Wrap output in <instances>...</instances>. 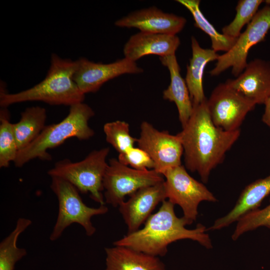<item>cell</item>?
<instances>
[{
    "mask_svg": "<svg viewBox=\"0 0 270 270\" xmlns=\"http://www.w3.org/2000/svg\"><path fill=\"white\" fill-rule=\"evenodd\" d=\"M206 100L193 106V111L181 132L176 134L184 150L186 168L196 172L206 183L212 171L222 163L226 153L240 134V129L226 131L214 124Z\"/></svg>",
    "mask_w": 270,
    "mask_h": 270,
    "instance_id": "cell-1",
    "label": "cell"
},
{
    "mask_svg": "<svg viewBox=\"0 0 270 270\" xmlns=\"http://www.w3.org/2000/svg\"><path fill=\"white\" fill-rule=\"evenodd\" d=\"M174 206L164 200L157 212L151 214L144 226L128 234L114 242V246H124L152 256H164L168 246L178 240L190 239L198 242L207 248H212L206 228L201 224L194 229H188V224L183 218H178Z\"/></svg>",
    "mask_w": 270,
    "mask_h": 270,
    "instance_id": "cell-2",
    "label": "cell"
},
{
    "mask_svg": "<svg viewBox=\"0 0 270 270\" xmlns=\"http://www.w3.org/2000/svg\"><path fill=\"white\" fill-rule=\"evenodd\" d=\"M76 68V60L52 54L44 78L34 86L17 93L0 91V107L7 108L12 104L31 101L70 106L83 102L85 94L74 80Z\"/></svg>",
    "mask_w": 270,
    "mask_h": 270,
    "instance_id": "cell-3",
    "label": "cell"
},
{
    "mask_svg": "<svg viewBox=\"0 0 270 270\" xmlns=\"http://www.w3.org/2000/svg\"><path fill=\"white\" fill-rule=\"evenodd\" d=\"M70 107L69 112L63 120L46 126L31 144L18 151L14 162L16 166L22 167L35 158L50 160L52 157L48 150L59 146L70 138L86 140L94 135V130L88 124L90 119L94 115L93 110L84 102Z\"/></svg>",
    "mask_w": 270,
    "mask_h": 270,
    "instance_id": "cell-4",
    "label": "cell"
},
{
    "mask_svg": "<svg viewBox=\"0 0 270 270\" xmlns=\"http://www.w3.org/2000/svg\"><path fill=\"white\" fill-rule=\"evenodd\" d=\"M109 152L108 148L94 150L78 162L64 159L56 163L48 174L51 178H59L70 182L82 194L90 193L92 200L104 205L102 192Z\"/></svg>",
    "mask_w": 270,
    "mask_h": 270,
    "instance_id": "cell-5",
    "label": "cell"
},
{
    "mask_svg": "<svg viewBox=\"0 0 270 270\" xmlns=\"http://www.w3.org/2000/svg\"><path fill=\"white\" fill-rule=\"evenodd\" d=\"M50 188L58 202V214L50 236V240L54 242L58 239L64 231L73 224L80 225L87 236H92L96 229L91 221L92 217L106 214L108 208L104 205L98 208L87 206L77 188L62 178L52 177Z\"/></svg>",
    "mask_w": 270,
    "mask_h": 270,
    "instance_id": "cell-6",
    "label": "cell"
},
{
    "mask_svg": "<svg viewBox=\"0 0 270 270\" xmlns=\"http://www.w3.org/2000/svg\"><path fill=\"white\" fill-rule=\"evenodd\" d=\"M162 176L166 178V198L182 208V217L188 224L196 220L200 202L218 201L214 194L203 184L192 177L182 165L166 170Z\"/></svg>",
    "mask_w": 270,
    "mask_h": 270,
    "instance_id": "cell-7",
    "label": "cell"
},
{
    "mask_svg": "<svg viewBox=\"0 0 270 270\" xmlns=\"http://www.w3.org/2000/svg\"><path fill=\"white\" fill-rule=\"evenodd\" d=\"M164 180L163 176L154 170H136L112 158L109 160L103 180L105 203L117 207L124 201L126 196Z\"/></svg>",
    "mask_w": 270,
    "mask_h": 270,
    "instance_id": "cell-8",
    "label": "cell"
},
{
    "mask_svg": "<svg viewBox=\"0 0 270 270\" xmlns=\"http://www.w3.org/2000/svg\"><path fill=\"white\" fill-rule=\"evenodd\" d=\"M270 29V6L258 10L246 30L238 38L234 46L220 55L214 68L210 70L212 76H216L232 68V73L238 77L246 68L250 48L263 41Z\"/></svg>",
    "mask_w": 270,
    "mask_h": 270,
    "instance_id": "cell-9",
    "label": "cell"
},
{
    "mask_svg": "<svg viewBox=\"0 0 270 270\" xmlns=\"http://www.w3.org/2000/svg\"><path fill=\"white\" fill-rule=\"evenodd\" d=\"M206 105L215 126L226 131H234L240 129L248 114L256 104L224 82L213 90Z\"/></svg>",
    "mask_w": 270,
    "mask_h": 270,
    "instance_id": "cell-10",
    "label": "cell"
},
{
    "mask_svg": "<svg viewBox=\"0 0 270 270\" xmlns=\"http://www.w3.org/2000/svg\"><path fill=\"white\" fill-rule=\"evenodd\" d=\"M136 142L153 160L154 170L161 174L170 168L182 165L184 150L176 134H170L167 130L160 131L148 122H143Z\"/></svg>",
    "mask_w": 270,
    "mask_h": 270,
    "instance_id": "cell-11",
    "label": "cell"
},
{
    "mask_svg": "<svg viewBox=\"0 0 270 270\" xmlns=\"http://www.w3.org/2000/svg\"><path fill=\"white\" fill-rule=\"evenodd\" d=\"M76 60L74 80L84 94L97 92L105 82L120 75L143 72L135 62L126 58L109 64L96 62L84 58Z\"/></svg>",
    "mask_w": 270,
    "mask_h": 270,
    "instance_id": "cell-12",
    "label": "cell"
},
{
    "mask_svg": "<svg viewBox=\"0 0 270 270\" xmlns=\"http://www.w3.org/2000/svg\"><path fill=\"white\" fill-rule=\"evenodd\" d=\"M164 180L141 188L130 196L119 206V211L130 234L140 229L160 202L166 198Z\"/></svg>",
    "mask_w": 270,
    "mask_h": 270,
    "instance_id": "cell-13",
    "label": "cell"
},
{
    "mask_svg": "<svg viewBox=\"0 0 270 270\" xmlns=\"http://www.w3.org/2000/svg\"><path fill=\"white\" fill-rule=\"evenodd\" d=\"M225 83L256 104H264L270 97V62L255 58L238 77Z\"/></svg>",
    "mask_w": 270,
    "mask_h": 270,
    "instance_id": "cell-14",
    "label": "cell"
},
{
    "mask_svg": "<svg viewBox=\"0 0 270 270\" xmlns=\"http://www.w3.org/2000/svg\"><path fill=\"white\" fill-rule=\"evenodd\" d=\"M186 19L173 14L164 12L156 7L134 12L116 20L118 27L136 28L140 32L176 35L184 28Z\"/></svg>",
    "mask_w": 270,
    "mask_h": 270,
    "instance_id": "cell-15",
    "label": "cell"
},
{
    "mask_svg": "<svg viewBox=\"0 0 270 270\" xmlns=\"http://www.w3.org/2000/svg\"><path fill=\"white\" fill-rule=\"evenodd\" d=\"M180 44L176 35L140 32L130 36L124 46L123 52L124 58L136 62L150 54L160 57L174 55Z\"/></svg>",
    "mask_w": 270,
    "mask_h": 270,
    "instance_id": "cell-16",
    "label": "cell"
},
{
    "mask_svg": "<svg viewBox=\"0 0 270 270\" xmlns=\"http://www.w3.org/2000/svg\"><path fill=\"white\" fill-rule=\"evenodd\" d=\"M270 194V174L247 186L240 194L235 206L226 215L218 218L207 230H218L229 226L246 213L258 208Z\"/></svg>",
    "mask_w": 270,
    "mask_h": 270,
    "instance_id": "cell-17",
    "label": "cell"
},
{
    "mask_svg": "<svg viewBox=\"0 0 270 270\" xmlns=\"http://www.w3.org/2000/svg\"><path fill=\"white\" fill-rule=\"evenodd\" d=\"M162 64L170 74V82L163 92V98L174 102L177 107L179 120L184 127L193 111V104L185 80L182 77L180 69L175 54L160 57Z\"/></svg>",
    "mask_w": 270,
    "mask_h": 270,
    "instance_id": "cell-18",
    "label": "cell"
},
{
    "mask_svg": "<svg viewBox=\"0 0 270 270\" xmlns=\"http://www.w3.org/2000/svg\"><path fill=\"white\" fill-rule=\"evenodd\" d=\"M104 270H166L158 257L124 246L105 248Z\"/></svg>",
    "mask_w": 270,
    "mask_h": 270,
    "instance_id": "cell-19",
    "label": "cell"
},
{
    "mask_svg": "<svg viewBox=\"0 0 270 270\" xmlns=\"http://www.w3.org/2000/svg\"><path fill=\"white\" fill-rule=\"evenodd\" d=\"M191 47L192 57L187 66L185 81L194 106L206 99L202 84L204 70L208 62L217 60L220 55L212 48H202L194 36L191 38Z\"/></svg>",
    "mask_w": 270,
    "mask_h": 270,
    "instance_id": "cell-20",
    "label": "cell"
},
{
    "mask_svg": "<svg viewBox=\"0 0 270 270\" xmlns=\"http://www.w3.org/2000/svg\"><path fill=\"white\" fill-rule=\"evenodd\" d=\"M46 112L36 106L26 108L21 114L19 122L12 124L18 151L31 144L45 128Z\"/></svg>",
    "mask_w": 270,
    "mask_h": 270,
    "instance_id": "cell-21",
    "label": "cell"
},
{
    "mask_svg": "<svg viewBox=\"0 0 270 270\" xmlns=\"http://www.w3.org/2000/svg\"><path fill=\"white\" fill-rule=\"evenodd\" d=\"M176 2L185 6L192 14L194 26L206 33L210 38L212 49L215 52L229 51L235 44L238 38H234L219 33L200 10L199 0H178Z\"/></svg>",
    "mask_w": 270,
    "mask_h": 270,
    "instance_id": "cell-22",
    "label": "cell"
},
{
    "mask_svg": "<svg viewBox=\"0 0 270 270\" xmlns=\"http://www.w3.org/2000/svg\"><path fill=\"white\" fill-rule=\"evenodd\" d=\"M32 223L30 220L19 218L12 231L0 243V270H14L17 262L27 254L26 250L17 246L20 234Z\"/></svg>",
    "mask_w": 270,
    "mask_h": 270,
    "instance_id": "cell-23",
    "label": "cell"
},
{
    "mask_svg": "<svg viewBox=\"0 0 270 270\" xmlns=\"http://www.w3.org/2000/svg\"><path fill=\"white\" fill-rule=\"evenodd\" d=\"M0 112V168H7L14 162L18 152L16 140L10 122V114L6 108Z\"/></svg>",
    "mask_w": 270,
    "mask_h": 270,
    "instance_id": "cell-24",
    "label": "cell"
},
{
    "mask_svg": "<svg viewBox=\"0 0 270 270\" xmlns=\"http://www.w3.org/2000/svg\"><path fill=\"white\" fill-rule=\"evenodd\" d=\"M262 0H240L236 8V14L228 24L222 28V34L229 37L238 38L242 28L248 24L258 12Z\"/></svg>",
    "mask_w": 270,
    "mask_h": 270,
    "instance_id": "cell-25",
    "label": "cell"
},
{
    "mask_svg": "<svg viewBox=\"0 0 270 270\" xmlns=\"http://www.w3.org/2000/svg\"><path fill=\"white\" fill-rule=\"evenodd\" d=\"M129 126L128 122L121 120L106 122L104 126L106 141L119 154L134 147V144L137 142L138 138L130 135Z\"/></svg>",
    "mask_w": 270,
    "mask_h": 270,
    "instance_id": "cell-26",
    "label": "cell"
},
{
    "mask_svg": "<svg viewBox=\"0 0 270 270\" xmlns=\"http://www.w3.org/2000/svg\"><path fill=\"white\" fill-rule=\"evenodd\" d=\"M237 222L232 236L234 240H236L242 234L258 228L264 226L270 229V203L264 208H258L246 213Z\"/></svg>",
    "mask_w": 270,
    "mask_h": 270,
    "instance_id": "cell-27",
    "label": "cell"
},
{
    "mask_svg": "<svg viewBox=\"0 0 270 270\" xmlns=\"http://www.w3.org/2000/svg\"><path fill=\"white\" fill-rule=\"evenodd\" d=\"M118 161L126 166H130L132 168L138 170L154 169L153 160L142 149L134 146L128 149L124 153L119 154Z\"/></svg>",
    "mask_w": 270,
    "mask_h": 270,
    "instance_id": "cell-28",
    "label": "cell"
},
{
    "mask_svg": "<svg viewBox=\"0 0 270 270\" xmlns=\"http://www.w3.org/2000/svg\"><path fill=\"white\" fill-rule=\"evenodd\" d=\"M264 104L265 106V108L262 117V120L270 128V97Z\"/></svg>",
    "mask_w": 270,
    "mask_h": 270,
    "instance_id": "cell-29",
    "label": "cell"
},
{
    "mask_svg": "<svg viewBox=\"0 0 270 270\" xmlns=\"http://www.w3.org/2000/svg\"><path fill=\"white\" fill-rule=\"evenodd\" d=\"M264 2L266 4V5L270 6V0H265Z\"/></svg>",
    "mask_w": 270,
    "mask_h": 270,
    "instance_id": "cell-30",
    "label": "cell"
}]
</instances>
